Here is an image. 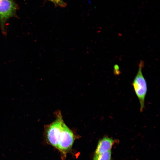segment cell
I'll list each match as a JSON object with an SVG mask.
<instances>
[{"label": "cell", "mask_w": 160, "mask_h": 160, "mask_svg": "<svg viewBox=\"0 0 160 160\" xmlns=\"http://www.w3.org/2000/svg\"><path fill=\"white\" fill-rule=\"evenodd\" d=\"M144 65L143 62L141 61L137 73L132 83L135 92L139 101L141 112L143 111L144 108L145 99L147 91L146 81L142 72Z\"/></svg>", "instance_id": "obj_2"}, {"label": "cell", "mask_w": 160, "mask_h": 160, "mask_svg": "<svg viewBox=\"0 0 160 160\" xmlns=\"http://www.w3.org/2000/svg\"><path fill=\"white\" fill-rule=\"evenodd\" d=\"M53 3L56 6L61 7H65L67 5L66 4L63 0H48Z\"/></svg>", "instance_id": "obj_6"}, {"label": "cell", "mask_w": 160, "mask_h": 160, "mask_svg": "<svg viewBox=\"0 0 160 160\" xmlns=\"http://www.w3.org/2000/svg\"><path fill=\"white\" fill-rule=\"evenodd\" d=\"M17 6L13 0H0V25L4 33H6V23L15 15Z\"/></svg>", "instance_id": "obj_3"}, {"label": "cell", "mask_w": 160, "mask_h": 160, "mask_svg": "<svg viewBox=\"0 0 160 160\" xmlns=\"http://www.w3.org/2000/svg\"><path fill=\"white\" fill-rule=\"evenodd\" d=\"M111 156L110 150L102 154L94 156L93 160H111Z\"/></svg>", "instance_id": "obj_5"}, {"label": "cell", "mask_w": 160, "mask_h": 160, "mask_svg": "<svg viewBox=\"0 0 160 160\" xmlns=\"http://www.w3.org/2000/svg\"><path fill=\"white\" fill-rule=\"evenodd\" d=\"M114 70L115 71V74H116V73L117 74V73L119 72V67L117 65H114Z\"/></svg>", "instance_id": "obj_7"}, {"label": "cell", "mask_w": 160, "mask_h": 160, "mask_svg": "<svg viewBox=\"0 0 160 160\" xmlns=\"http://www.w3.org/2000/svg\"><path fill=\"white\" fill-rule=\"evenodd\" d=\"M55 115V120L44 127L47 137L52 145L65 153L71 148L74 135L64 123L60 111H56Z\"/></svg>", "instance_id": "obj_1"}, {"label": "cell", "mask_w": 160, "mask_h": 160, "mask_svg": "<svg viewBox=\"0 0 160 160\" xmlns=\"http://www.w3.org/2000/svg\"><path fill=\"white\" fill-rule=\"evenodd\" d=\"M114 143V140L113 139L107 137H104L99 141L94 156L110 151Z\"/></svg>", "instance_id": "obj_4"}]
</instances>
